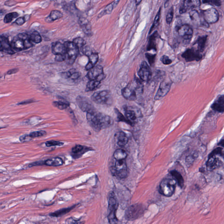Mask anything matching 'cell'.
Masks as SVG:
<instances>
[{
	"mask_svg": "<svg viewBox=\"0 0 224 224\" xmlns=\"http://www.w3.org/2000/svg\"><path fill=\"white\" fill-rule=\"evenodd\" d=\"M97 115L102 129L108 128L112 125V120L110 116L101 113H97Z\"/></svg>",
	"mask_w": 224,
	"mask_h": 224,
	"instance_id": "7402d4cb",
	"label": "cell"
},
{
	"mask_svg": "<svg viewBox=\"0 0 224 224\" xmlns=\"http://www.w3.org/2000/svg\"><path fill=\"white\" fill-rule=\"evenodd\" d=\"M176 30L179 36L183 41H190L192 38L193 30L190 25L188 24L177 25L176 27Z\"/></svg>",
	"mask_w": 224,
	"mask_h": 224,
	"instance_id": "ba28073f",
	"label": "cell"
},
{
	"mask_svg": "<svg viewBox=\"0 0 224 224\" xmlns=\"http://www.w3.org/2000/svg\"><path fill=\"white\" fill-rule=\"evenodd\" d=\"M217 154H220L222 156H223V149L221 148H218L216 149L213 150L212 153H210L209 156L210 155H216Z\"/></svg>",
	"mask_w": 224,
	"mask_h": 224,
	"instance_id": "f907efd6",
	"label": "cell"
},
{
	"mask_svg": "<svg viewBox=\"0 0 224 224\" xmlns=\"http://www.w3.org/2000/svg\"><path fill=\"white\" fill-rule=\"evenodd\" d=\"M161 8H159V10H158V13H157V15H156V16H155L153 24H152V26H151L150 29L149 34H150L158 26V24H159V21H160V16H161Z\"/></svg>",
	"mask_w": 224,
	"mask_h": 224,
	"instance_id": "f35d334b",
	"label": "cell"
},
{
	"mask_svg": "<svg viewBox=\"0 0 224 224\" xmlns=\"http://www.w3.org/2000/svg\"><path fill=\"white\" fill-rule=\"evenodd\" d=\"M103 69L102 67L100 65L95 66L89 70L87 74V77L90 80L98 79L101 81L104 78Z\"/></svg>",
	"mask_w": 224,
	"mask_h": 224,
	"instance_id": "ac0fdd59",
	"label": "cell"
},
{
	"mask_svg": "<svg viewBox=\"0 0 224 224\" xmlns=\"http://www.w3.org/2000/svg\"><path fill=\"white\" fill-rule=\"evenodd\" d=\"M169 1H170V0H166V2H165V4H164V6H165V8H167V7L168 6V3H169Z\"/></svg>",
	"mask_w": 224,
	"mask_h": 224,
	"instance_id": "94428289",
	"label": "cell"
},
{
	"mask_svg": "<svg viewBox=\"0 0 224 224\" xmlns=\"http://www.w3.org/2000/svg\"><path fill=\"white\" fill-rule=\"evenodd\" d=\"M176 184L177 182L174 179H164L160 183V193L167 197L172 196L174 193Z\"/></svg>",
	"mask_w": 224,
	"mask_h": 224,
	"instance_id": "277c9868",
	"label": "cell"
},
{
	"mask_svg": "<svg viewBox=\"0 0 224 224\" xmlns=\"http://www.w3.org/2000/svg\"><path fill=\"white\" fill-rule=\"evenodd\" d=\"M181 56L186 62L199 61L203 57L199 51L193 48L186 50Z\"/></svg>",
	"mask_w": 224,
	"mask_h": 224,
	"instance_id": "30bf717a",
	"label": "cell"
},
{
	"mask_svg": "<svg viewBox=\"0 0 224 224\" xmlns=\"http://www.w3.org/2000/svg\"></svg>",
	"mask_w": 224,
	"mask_h": 224,
	"instance_id": "be15d7a7",
	"label": "cell"
},
{
	"mask_svg": "<svg viewBox=\"0 0 224 224\" xmlns=\"http://www.w3.org/2000/svg\"><path fill=\"white\" fill-rule=\"evenodd\" d=\"M190 17L192 21L197 25H201L205 27H209V25L203 18H200V14L197 11L193 10L190 12Z\"/></svg>",
	"mask_w": 224,
	"mask_h": 224,
	"instance_id": "ffe728a7",
	"label": "cell"
},
{
	"mask_svg": "<svg viewBox=\"0 0 224 224\" xmlns=\"http://www.w3.org/2000/svg\"><path fill=\"white\" fill-rule=\"evenodd\" d=\"M47 134L46 131H34L30 133L29 134V136L32 139L34 138H38V137L44 136Z\"/></svg>",
	"mask_w": 224,
	"mask_h": 224,
	"instance_id": "bcb514c9",
	"label": "cell"
},
{
	"mask_svg": "<svg viewBox=\"0 0 224 224\" xmlns=\"http://www.w3.org/2000/svg\"><path fill=\"white\" fill-rule=\"evenodd\" d=\"M53 104L55 107H57L60 110L66 109L68 108L69 106V103L68 102L66 101H62L54 102Z\"/></svg>",
	"mask_w": 224,
	"mask_h": 224,
	"instance_id": "ab89813d",
	"label": "cell"
},
{
	"mask_svg": "<svg viewBox=\"0 0 224 224\" xmlns=\"http://www.w3.org/2000/svg\"><path fill=\"white\" fill-rule=\"evenodd\" d=\"M64 44L66 48L65 61L67 64L71 65L79 54V49L73 42H66Z\"/></svg>",
	"mask_w": 224,
	"mask_h": 224,
	"instance_id": "3957f363",
	"label": "cell"
},
{
	"mask_svg": "<svg viewBox=\"0 0 224 224\" xmlns=\"http://www.w3.org/2000/svg\"><path fill=\"white\" fill-rule=\"evenodd\" d=\"M74 44L75 45L78 47V48H83V47L85 46L86 44V42L83 38L81 37H78L74 39L73 41Z\"/></svg>",
	"mask_w": 224,
	"mask_h": 224,
	"instance_id": "7bdbcfd3",
	"label": "cell"
},
{
	"mask_svg": "<svg viewBox=\"0 0 224 224\" xmlns=\"http://www.w3.org/2000/svg\"><path fill=\"white\" fill-rule=\"evenodd\" d=\"M201 5L200 0H184L180 8V13L183 14L188 11L199 7Z\"/></svg>",
	"mask_w": 224,
	"mask_h": 224,
	"instance_id": "e0dca14e",
	"label": "cell"
},
{
	"mask_svg": "<svg viewBox=\"0 0 224 224\" xmlns=\"http://www.w3.org/2000/svg\"><path fill=\"white\" fill-rule=\"evenodd\" d=\"M118 208V203L114 193H112L109 196V200L108 215L109 222L110 224H116L117 222L116 217V210Z\"/></svg>",
	"mask_w": 224,
	"mask_h": 224,
	"instance_id": "5b68a950",
	"label": "cell"
},
{
	"mask_svg": "<svg viewBox=\"0 0 224 224\" xmlns=\"http://www.w3.org/2000/svg\"><path fill=\"white\" fill-rule=\"evenodd\" d=\"M18 15H19V14L16 12L9 13L7 14L5 16L4 21L5 23H10V22H11V21H12L14 18H16L18 17Z\"/></svg>",
	"mask_w": 224,
	"mask_h": 224,
	"instance_id": "60d3db41",
	"label": "cell"
},
{
	"mask_svg": "<svg viewBox=\"0 0 224 224\" xmlns=\"http://www.w3.org/2000/svg\"><path fill=\"white\" fill-rule=\"evenodd\" d=\"M117 3H118V2H114L112 3H111L110 4L108 5H107V6L104 8V9L99 14V17H101L104 15H108L111 13L112 10H113L114 8L116 6V5H117Z\"/></svg>",
	"mask_w": 224,
	"mask_h": 224,
	"instance_id": "d590c367",
	"label": "cell"
},
{
	"mask_svg": "<svg viewBox=\"0 0 224 224\" xmlns=\"http://www.w3.org/2000/svg\"><path fill=\"white\" fill-rule=\"evenodd\" d=\"M32 139V138H30L29 135H27V134L23 135L19 137V140L22 143L30 141Z\"/></svg>",
	"mask_w": 224,
	"mask_h": 224,
	"instance_id": "816d5d0a",
	"label": "cell"
},
{
	"mask_svg": "<svg viewBox=\"0 0 224 224\" xmlns=\"http://www.w3.org/2000/svg\"><path fill=\"white\" fill-rule=\"evenodd\" d=\"M73 207H71V208H63V209L56 211L54 213H51L50 214V216H52V217H60V216H63V215H65L68 212H70L73 209Z\"/></svg>",
	"mask_w": 224,
	"mask_h": 224,
	"instance_id": "74e56055",
	"label": "cell"
},
{
	"mask_svg": "<svg viewBox=\"0 0 224 224\" xmlns=\"http://www.w3.org/2000/svg\"><path fill=\"white\" fill-rule=\"evenodd\" d=\"M160 60L165 65H169L172 63V60L169 58V57L166 55L162 56L160 58Z\"/></svg>",
	"mask_w": 224,
	"mask_h": 224,
	"instance_id": "681fc988",
	"label": "cell"
},
{
	"mask_svg": "<svg viewBox=\"0 0 224 224\" xmlns=\"http://www.w3.org/2000/svg\"><path fill=\"white\" fill-rule=\"evenodd\" d=\"M138 75L143 82H148L151 79L152 71L146 61H143L141 63L138 71Z\"/></svg>",
	"mask_w": 224,
	"mask_h": 224,
	"instance_id": "7c38bea8",
	"label": "cell"
},
{
	"mask_svg": "<svg viewBox=\"0 0 224 224\" xmlns=\"http://www.w3.org/2000/svg\"><path fill=\"white\" fill-rule=\"evenodd\" d=\"M91 99L94 102L99 104H107L110 103L111 97L110 92L107 90L96 92Z\"/></svg>",
	"mask_w": 224,
	"mask_h": 224,
	"instance_id": "9c48e42d",
	"label": "cell"
},
{
	"mask_svg": "<svg viewBox=\"0 0 224 224\" xmlns=\"http://www.w3.org/2000/svg\"><path fill=\"white\" fill-rule=\"evenodd\" d=\"M171 85L172 83L168 80H165L161 83L154 97V99L159 100L165 97L170 91Z\"/></svg>",
	"mask_w": 224,
	"mask_h": 224,
	"instance_id": "4fadbf2b",
	"label": "cell"
},
{
	"mask_svg": "<svg viewBox=\"0 0 224 224\" xmlns=\"http://www.w3.org/2000/svg\"><path fill=\"white\" fill-rule=\"evenodd\" d=\"M115 137L117 144L120 147L125 146L128 141V139L127 135L124 132H119L116 133Z\"/></svg>",
	"mask_w": 224,
	"mask_h": 224,
	"instance_id": "4316f807",
	"label": "cell"
},
{
	"mask_svg": "<svg viewBox=\"0 0 224 224\" xmlns=\"http://www.w3.org/2000/svg\"><path fill=\"white\" fill-rule=\"evenodd\" d=\"M142 0H136V4H139L141 2Z\"/></svg>",
	"mask_w": 224,
	"mask_h": 224,
	"instance_id": "6125c7cd",
	"label": "cell"
},
{
	"mask_svg": "<svg viewBox=\"0 0 224 224\" xmlns=\"http://www.w3.org/2000/svg\"><path fill=\"white\" fill-rule=\"evenodd\" d=\"M112 171L113 174L118 178H126L128 176V170L125 159L116 160Z\"/></svg>",
	"mask_w": 224,
	"mask_h": 224,
	"instance_id": "52a82bcc",
	"label": "cell"
},
{
	"mask_svg": "<svg viewBox=\"0 0 224 224\" xmlns=\"http://www.w3.org/2000/svg\"><path fill=\"white\" fill-rule=\"evenodd\" d=\"M0 51L10 54L15 53L8 39L3 36L0 37Z\"/></svg>",
	"mask_w": 224,
	"mask_h": 224,
	"instance_id": "d6986e66",
	"label": "cell"
},
{
	"mask_svg": "<svg viewBox=\"0 0 224 224\" xmlns=\"http://www.w3.org/2000/svg\"><path fill=\"white\" fill-rule=\"evenodd\" d=\"M11 44L15 52L20 51L32 47L33 43L30 40L28 34L22 33L15 37Z\"/></svg>",
	"mask_w": 224,
	"mask_h": 224,
	"instance_id": "7a4b0ae2",
	"label": "cell"
},
{
	"mask_svg": "<svg viewBox=\"0 0 224 224\" xmlns=\"http://www.w3.org/2000/svg\"><path fill=\"white\" fill-rule=\"evenodd\" d=\"M79 23L84 33L87 35L92 33V26L90 22L84 18H79Z\"/></svg>",
	"mask_w": 224,
	"mask_h": 224,
	"instance_id": "d4e9b609",
	"label": "cell"
},
{
	"mask_svg": "<svg viewBox=\"0 0 224 224\" xmlns=\"http://www.w3.org/2000/svg\"><path fill=\"white\" fill-rule=\"evenodd\" d=\"M211 108L216 112L223 113L224 111V96L220 95L211 106Z\"/></svg>",
	"mask_w": 224,
	"mask_h": 224,
	"instance_id": "44dd1931",
	"label": "cell"
},
{
	"mask_svg": "<svg viewBox=\"0 0 224 224\" xmlns=\"http://www.w3.org/2000/svg\"><path fill=\"white\" fill-rule=\"evenodd\" d=\"M170 174L174 178L176 181L178 183L179 186L181 188H183L184 186V181L182 176L176 170L171 171Z\"/></svg>",
	"mask_w": 224,
	"mask_h": 224,
	"instance_id": "4dcf8cb0",
	"label": "cell"
},
{
	"mask_svg": "<svg viewBox=\"0 0 224 224\" xmlns=\"http://www.w3.org/2000/svg\"><path fill=\"white\" fill-rule=\"evenodd\" d=\"M143 85L141 81L138 78L134 79L133 86L126 87L122 90V94L125 99L130 101L136 100L137 96L143 93Z\"/></svg>",
	"mask_w": 224,
	"mask_h": 224,
	"instance_id": "6da1fadb",
	"label": "cell"
},
{
	"mask_svg": "<svg viewBox=\"0 0 224 224\" xmlns=\"http://www.w3.org/2000/svg\"><path fill=\"white\" fill-rule=\"evenodd\" d=\"M97 112L96 110L87 112V120L91 127L96 132H99L102 129L99 120L98 118Z\"/></svg>",
	"mask_w": 224,
	"mask_h": 224,
	"instance_id": "5bb4252c",
	"label": "cell"
},
{
	"mask_svg": "<svg viewBox=\"0 0 224 224\" xmlns=\"http://www.w3.org/2000/svg\"><path fill=\"white\" fill-rule=\"evenodd\" d=\"M18 69H17V68H14V69H11V70L8 71L7 74L8 75H11V74H15V73L18 72Z\"/></svg>",
	"mask_w": 224,
	"mask_h": 224,
	"instance_id": "680465c9",
	"label": "cell"
},
{
	"mask_svg": "<svg viewBox=\"0 0 224 224\" xmlns=\"http://www.w3.org/2000/svg\"><path fill=\"white\" fill-rule=\"evenodd\" d=\"M144 208L140 204H135L130 206L125 212V217L127 220L132 221L141 216L144 212Z\"/></svg>",
	"mask_w": 224,
	"mask_h": 224,
	"instance_id": "8992f818",
	"label": "cell"
},
{
	"mask_svg": "<svg viewBox=\"0 0 224 224\" xmlns=\"http://www.w3.org/2000/svg\"><path fill=\"white\" fill-rule=\"evenodd\" d=\"M29 38L33 43L39 44L42 41L40 33L36 31H33L29 35Z\"/></svg>",
	"mask_w": 224,
	"mask_h": 224,
	"instance_id": "8d00e7d4",
	"label": "cell"
},
{
	"mask_svg": "<svg viewBox=\"0 0 224 224\" xmlns=\"http://www.w3.org/2000/svg\"><path fill=\"white\" fill-rule=\"evenodd\" d=\"M221 163V161L219 158H216V155H210L208 157L206 166L208 170L212 171L220 166Z\"/></svg>",
	"mask_w": 224,
	"mask_h": 224,
	"instance_id": "603a6c76",
	"label": "cell"
},
{
	"mask_svg": "<svg viewBox=\"0 0 224 224\" xmlns=\"http://www.w3.org/2000/svg\"><path fill=\"white\" fill-rule=\"evenodd\" d=\"M63 17V14L60 11L58 10H53L50 14L48 17L46 18V21H54L61 18Z\"/></svg>",
	"mask_w": 224,
	"mask_h": 224,
	"instance_id": "d6a6232c",
	"label": "cell"
},
{
	"mask_svg": "<svg viewBox=\"0 0 224 224\" xmlns=\"http://www.w3.org/2000/svg\"><path fill=\"white\" fill-rule=\"evenodd\" d=\"M203 4H207L212 6H220L222 5L221 0H202Z\"/></svg>",
	"mask_w": 224,
	"mask_h": 224,
	"instance_id": "f6af8a7d",
	"label": "cell"
},
{
	"mask_svg": "<svg viewBox=\"0 0 224 224\" xmlns=\"http://www.w3.org/2000/svg\"><path fill=\"white\" fill-rule=\"evenodd\" d=\"M128 156L127 152L125 150L118 149L116 150L113 154V157L116 160H120L125 159Z\"/></svg>",
	"mask_w": 224,
	"mask_h": 224,
	"instance_id": "1f68e13d",
	"label": "cell"
},
{
	"mask_svg": "<svg viewBox=\"0 0 224 224\" xmlns=\"http://www.w3.org/2000/svg\"><path fill=\"white\" fill-rule=\"evenodd\" d=\"M145 57L147 59L150 65L152 66L154 63L155 61V57H156V54H151L146 53L145 54Z\"/></svg>",
	"mask_w": 224,
	"mask_h": 224,
	"instance_id": "7dc6e473",
	"label": "cell"
},
{
	"mask_svg": "<svg viewBox=\"0 0 224 224\" xmlns=\"http://www.w3.org/2000/svg\"><path fill=\"white\" fill-rule=\"evenodd\" d=\"M25 21H26V20H25V17H19L17 18L15 21L14 23L18 25H23L25 23Z\"/></svg>",
	"mask_w": 224,
	"mask_h": 224,
	"instance_id": "db71d44e",
	"label": "cell"
},
{
	"mask_svg": "<svg viewBox=\"0 0 224 224\" xmlns=\"http://www.w3.org/2000/svg\"><path fill=\"white\" fill-rule=\"evenodd\" d=\"M84 147L82 145H77L73 147L72 149V151L74 154H78L83 150Z\"/></svg>",
	"mask_w": 224,
	"mask_h": 224,
	"instance_id": "f5cc1de1",
	"label": "cell"
},
{
	"mask_svg": "<svg viewBox=\"0 0 224 224\" xmlns=\"http://www.w3.org/2000/svg\"><path fill=\"white\" fill-rule=\"evenodd\" d=\"M158 33L157 31L154 32L153 34H151L150 37L149 41H148V44L147 50L148 51L154 50L156 51L157 50L156 47V40L158 38Z\"/></svg>",
	"mask_w": 224,
	"mask_h": 224,
	"instance_id": "484cf974",
	"label": "cell"
},
{
	"mask_svg": "<svg viewBox=\"0 0 224 224\" xmlns=\"http://www.w3.org/2000/svg\"><path fill=\"white\" fill-rule=\"evenodd\" d=\"M207 39H208V36L207 35L199 37L194 43L193 45L197 44V50L200 52H202L205 49Z\"/></svg>",
	"mask_w": 224,
	"mask_h": 224,
	"instance_id": "83f0119b",
	"label": "cell"
},
{
	"mask_svg": "<svg viewBox=\"0 0 224 224\" xmlns=\"http://www.w3.org/2000/svg\"><path fill=\"white\" fill-rule=\"evenodd\" d=\"M63 163L62 159L59 157L50 158L44 161V165L48 166H60L62 165Z\"/></svg>",
	"mask_w": 224,
	"mask_h": 224,
	"instance_id": "f546056e",
	"label": "cell"
},
{
	"mask_svg": "<svg viewBox=\"0 0 224 224\" xmlns=\"http://www.w3.org/2000/svg\"><path fill=\"white\" fill-rule=\"evenodd\" d=\"M53 53L56 55H64L66 53V48L64 44L60 42H57L54 43L52 46Z\"/></svg>",
	"mask_w": 224,
	"mask_h": 224,
	"instance_id": "cb8c5ba5",
	"label": "cell"
},
{
	"mask_svg": "<svg viewBox=\"0 0 224 224\" xmlns=\"http://www.w3.org/2000/svg\"><path fill=\"white\" fill-rule=\"evenodd\" d=\"M65 55H56V61H58V62H61V61H65Z\"/></svg>",
	"mask_w": 224,
	"mask_h": 224,
	"instance_id": "11a10c76",
	"label": "cell"
},
{
	"mask_svg": "<svg viewBox=\"0 0 224 224\" xmlns=\"http://www.w3.org/2000/svg\"><path fill=\"white\" fill-rule=\"evenodd\" d=\"M16 4V2L15 0H8L5 3V5L11 7Z\"/></svg>",
	"mask_w": 224,
	"mask_h": 224,
	"instance_id": "6f0895ef",
	"label": "cell"
},
{
	"mask_svg": "<svg viewBox=\"0 0 224 224\" xmlns=\"http://www.w3.org/2000/svg\"><path fill=\"white\" fill-rule=\"evenodd\" d=\"M76 101L79 107L84 112H90L95 110L90 101L85 97L79 96L76 99Z\"/></svg>",
	"mask_w": 224,
	"mask_h": 224,
	"instance_id": "9a60e30c",
	"label": "cell"
},
{
	"mask_svg": "<svg viewBox=\"0 0 224 224\" xmlns=\"http://www.w3.org/2000/svg\"><path fill=\"white\" fill-rule=\"evenodd\" d=\"M64 74H65V75H64L65 77L67 78H70V79H73V80H75V79H79V77L81 75L80 72L77 71L75 69H71L69 71H67V72L64 73Z\"/></svg>",
	"mask_w": 224,
	"mask_h": 224,
	"instance_id": "e575fe53",
	"label": "cell"
},
{
	"mask_svg": "<svg viewBox=\"0 0 224 224\" xmlns=\"http://www.w3.org/2000/svg\"><path fill=\"white\" fill-rule=\"evenodd\" d=\"M46 145L47 147L55 146H61L63 145V143L61 142L58 141H47L46 142Z\"/></svg>",
	"mask_w": 224,
	"mask_h": 224,
	"instance_id": "c3c4849f",
	"label": "cell"
},
{
	"mask_svg": "<svg viewBox=\"0 0 224 224\" xmlns=\"http://www.w3.org/2000/svg\"><path fill=\"white\" fill-rule=\"evenodd\" d=\"M33 102V100L32 99H29L25 101H23L22 102H20L18 104L20 105H24L28 104V103H31V102Z\"/></svg>",
	"mask_w": 224,
	"mask_h": 224,
	"instance_id": "91938a15",
	"label": "cell"
},
{
	"mask_svg": "<svg viewBox=\"0 0 224 224\" xmlns=\"http://www.w3.org/2000/svg\"><path fill=\"white\" fill-rule=\"evenodd\" d=\"M101 81L98 79L91 80L87 84L86 91V92L91 91L95 89L98 86Z\"/></svg>",
	"mask_w": 224,
	"mask_h": 224,
	"instance_id": "836d02e7",
	"label": "cell"
},
{
	"mask_svg": "<svg viewBox=\"0 0 224 224\" xmlns=\"http://www.w3.org/2000/svg\"><path fill=\"white\" fill-rule=\"evenodd\" d=\"M115 112L116 113V115H117V118L118 119V120L119 121H122V122H125V123H127L128 125H131V126H134V125H133L131 122H130L129 121L128 119L126 118V117H125L122 113L120 112H119V110L118 109H115Z\"/></svg>",
	"mask_w": 224,
	"mask_h": 224,
	"instance_id": "b9f144b4",
	"label": "cell"
},
{
	"mask_svg": "<svg viewBox=\"0 0 224 224\" xmlns=\"http://www.w3.org/2000/svg\"><path fill=\"white\" fill-rule=\"evenodd\" d=\"M125 117L134 125L138 118L141 117V113L139 109H135L131 107H125Z\"/></svg>",
	"mask_w": 224,
	"mask_h": 224,
	"instance_id": "2e32d148",
	"label": "cell"
},
{
	"mask_svg": "<svg viewBox=\"0 0 224 224\" xmlns=\"http://www.w3.org/2000/svg\"><path fill=\"white\" fill-rule=\"evenodd\" d=\"M203 18L208 24H214L219 19V13L216 8H210L202 11Z\"/></svg>",
	"mask_w": 224,
	"mask_h": 224,
	"instance_id": "8fae6325",
	"label": "cell"
},
{
	"mask_svg": "<svg viewBox=\"0 0 224 224\" xmlns=\"http://www.w3.org/2000/svg\"><path fill=\"white\" fill-rule=\"evenodd\" d=\"M44 165V161H37V162H34L31 163L29 165V167H32L33 166H41Z\"/></svg>",
	"mask_w": 224,
	"mask_h": 224,
	"instance_id": "9f6ffc18",
	"label": "cell"
},
{
	"mask_svg": "<svg viewBox=\"0 0 224 224\" xmlns=\"http://www.w3.org/2000/svg\"><path fill=\"white\" fill-rule=\"evenodd\" d=\"M174 8L172 7L169 10L167 15H166V21L167 24L170 25L172 22L173 20V18H174Z\"/></svg>",
	"mask_w": 224,
	"mask_h": 224,
	"instance_id": "ee69618b",
	"label": "cell"
},
{
	"mask_svg": "<svg viewBox=\"0 0 224 224\" xmlns=\"http://www.w3.org/2000/svg\"><path fill=\"white\" fill-rule=\"evenodd\" d=\"M99 60V56L97 54L93 53L92 54L89 56V62L86 67V69L87 71H89L94 67Z\"/></svg>",
	"mask_w": 224,
	"mask_h": 224,
	"instance_id": "f1b7e54d",
	"label": "cell"
}]
</instances>
